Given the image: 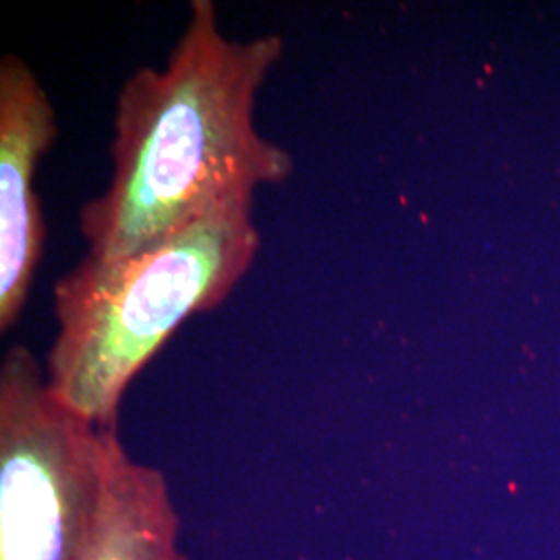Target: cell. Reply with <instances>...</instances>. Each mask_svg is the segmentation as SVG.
I'll return each mask as SVG.
<instances>
[{
  "mask_svg": "<svg viewBox=\"0 0 560 560\" xmlns=\"http://www.w3.org/2000/svg\"><path fill=\"white\" fill-rule=\"evenodd\" d=\"M282 55L277 32L231 38L214 0H191L164 65L138 67L120 85L110 180L78 210L85 256L127 258L224 201L293 177V154L256 120Z\"/></svg>",
  "mask_w": 560,
  "mask_h": 560,
  "instance_id": "obj_1",
  "label": "cell"
},
{
  "mask_svg": "<svg viewBox=\"0 0 560 560\" xmlns=\"http://www.w3.org/2000/svg\"><path fill=\"white\" fill-rule=\"evenodd\" d=\"M260 249L254 198H237L127 258L83 256L52 284V393L98 428H119L131 382L185 322L229 300Z\"/></svg>",
  "mask_w": 560,
  "mask_h": 560,
  "instance_id": "obj_2",
  "label": "cell"
},
{
  "mask_svg": "<svg viewBox=\"0 0 560 560\" xmlns=\"http://www.w3.org/2000/svg\"><path fill=\"white\" fill-rule=\"evenodd\" d=\"M117 430L60 400L30 347H9L0 361V560H80Z\"/></svg>",
  "mask_w": 560,
  "mask_h": 560,
  "instance_id": "obj_3",
  "label": "cell"
},
{
  "mask_svg": "<svg viewBox=\"0 0 560 560\" xmlns=\"http://www.w3.org/2000/svg\"><path fill=\"white\" fill-rule=\"evenodd\" d=\"M59 138L55 104L30 62L0 59V332H9L27 305L38 272L46 222L34 179Z\"/></svg>",
  "mask_w": 560,
  "mask_h": 560,
  "instance_id": "obj_4",
  "label": "cell"
},
{
  "mask_svg": "<svg viewBox=\"0 0 560 560\" xmlns=\"http://www.w3.org/2000/svg\"><path fill=\"white\" fill-rule=\"evenodd\" d=\"M80 560H189L168 481L159 467L131 457L119 430L108 448L101 515Z\"/></svg>",
  "mask_w": 560,
  "mask_h": 560,
  "instance_id": "obj_5",
  "label": "cell"
}]
</instances>
